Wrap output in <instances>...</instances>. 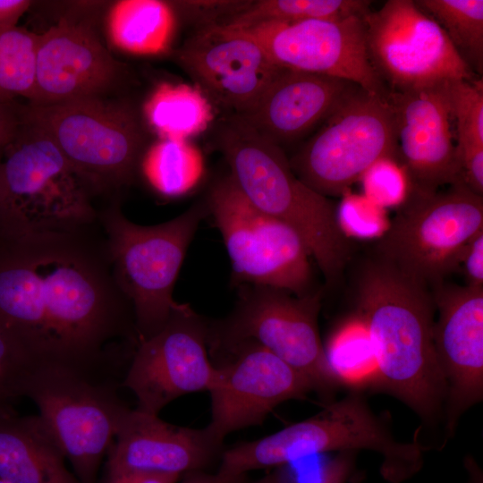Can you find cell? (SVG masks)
Instances as JSON below:
<instances>
[{
	"label": "cell",
	"instance_id": "obj_23",
	"mask_svg": "<svg viewBox=\"0 0 483 483\" xmlns=\"http://www.w3.org/2000/svg\"><path fill=\"white\" fill-rule=\"evenodd\" d=\"M38 415L0 416L1 483H80Z\"/></svg>",
	"mask_w": 483,
	"mask_h": 483
},
{
	"label": "cell",
	"instance_id": "obj_38",
	"mask_svg": "<svg viewBox=\"0 0 483 483\" xmlns=\"http://www.w3.org/2000/svg\"><path fill=\"white\" fill-rule=\"evenodd\" d=\"M30 4L27 0H0V28L16 26Z\"/></svg>",
	"mask_w": 483,
	"mask_h": 483
},
{
	"label": "cell",
	"instance_id": "obj_34",
	"mask_svg": "<svg viewBox=\"0 0 483 483\" xmlns=\"http://www.w3.org/2000/svg\"><path fill=\"white\" fill-rule=\"evenodd\" d=\"M251 1L242 0H190L170 2L174 12L197 30L222 24L231 16L246 8Z\"/></svg>",
	"mask_w": 483,
	"mask_h": 483
},
{
	"label": "cell",
	"instance_id": "obj_28",
	"mask_svg": "<svg viewBox=\"0 0 483 483\" xmlns=\"http://www.w3.org/2000/svg\"><path fill=\"white\" fill-rule=\"evenodd\" d=\"M324 351L335 383L356 388L377 385L378 363L368 327L360 317L335 330Z\"/></svg>",
	"mask_w": 483,
	"mask_h": 483
},
{
	"label": "cell",
	"instance_id": "obj_17",
	"mask_svg": "<svg viewBox=\"0 0 483 483\" xmlns=\"http://www.w3.org/2000/svg\"><path fill=\"white\" fill-rule=\"evenodd\" d=\"M175 59L212 106L229 114L246 111L282 69L246 31L223 24L197 30Z\"/></svg>",
	"mask_w": 483,
	"mask_h": 483
},
{
	"label": "cell",
	"instance_id": "obj_42",
	"mask_svg": "<svg viewBox=\"0 0 483 483\" xmlns=\"http://www.w3.org/2000/svg\"><path fill=\"white\" fill-rule=\"evenodd\" d=\"M471 467V470H470V483H481V479L479 480V473L477 472V470H474V467Z\"/></svg>",
	"mask_w": 483,
	"mask_h": 483
},
{
	"label": "cell",
	"instance_id": "obj_5",
	"mask_svg": "<svg viewBox=\"0 0 483 483\" xmlns=\"http://www.w3.org/2000/svg\"><path fill=\"white\" fill-rule=\"evenodd\" d=\"M428 449L416 440L397 441L365 401L352 394L307 419L226 450L218 473L239 481L247 471L282 466L313 454L369 450L382 456L384 479L401 483L422 468Z\"/></svg>",
	"mask_w": 483,
	"mask_h": 483
},
{
	"label": "cell",
	"instance_id": "obj_40",
	"mask_svg": "<svg viewBox=\"0 0 483 483\" xmlns=\"http://www.w3.org/2000/svg\"><path fill=\"white\" fill-rule=\"evenodd\" d=\"M182 483H237L233 479L220 473L214 475L193 471Z\"/></svg>",
	"mask_w": 483,
	"mask_h": 483
},
{
	"label": "cell",
	"instance_id": "obj_26",
	"mask_svg": "<svg viewBox=\"0 0 483 483\" xmlns=\"http://www.w3.org/2000/svg\"><path fill=\"white\" fill-rule=\"evenodd\" d=\"M370 4L368 0H257L222 24L246 30L268 22L343 21L364 17Z\"/></svg>",
	"mask_w": 483,
	"mask_h": 483
},
{
	"label": "cell",
	"instance_id": "obj_18",
	"mask_svg": "<svg viewBox=\"0 0 483 483\" xmlns=\"http://www.w3.org/2000/svg\"><path fill=\"white\" fill-rule=\"evenodd\" d=\"M438 312L433 343L446 385L448 428L483 394V287L440 282L430 287Z\"/></svg>",
	"mask_w": 483,
	"mask_h": 483
},
{
	"label": "cell",
	"instance_id": "obj_43",
	"mask_svg": "<svg viewBox=\"0 0 483 483\" xmlns=\"http://www.w3.org/2000/svg\"><path fill=\"white\" fill-rule=\"evenodd\" d=\"M3 148L4 147H0V157H1V152H2Z\"/></svg>",
	"mask_w": 483,
	"mask_h": 483
},
{
	"label": "cell",
	"instance_id": "obj_2",
	"mask_svg": "<svg viewBox=\"0 0 483 483\" xmlns=\"http://www.w3.org/2000/svg\"><path fill=\"white\" fill-rule=\"evenodd\" d=\"M354 296L377 360V385L421 417L433 418L446 385L434 349L429 286L374 256L356 275Z\"/></svg>",
	"mask_w": 483,
	"mask_h": 483
},
{
	"label": "cell",
	"instance_id": "obj_11",
	"mask_svg": "<svg viewBox=\"0 0 483 483\" xmlns=\"http://www.w3.org/2000/svg\"><path fill=\"white\" fill-rule=\"evenodd\" d=\"M384 157L399 161L392 107L358 86L289 162L302 182L328 198L349 191Z\"/></svg>",
	"mask_w": 483,
	"mask_h": 483
},
{
	"label": "cell",
	"instance_id": "obj_31",
	"mask_svg": "<svg viewBox=\"0 0 483 483\" xmlns=\"http://www.w3.org/2000/svg\"><path fill=\"white\" fill-rule=\"evenodd\" d=\"M37 364L18 336L0 323V416L15 412L13 403L25 396Z\"/></svg>",
	"mask_w": 483,
	"mask_h": 483
},
{
	"label": "cell",
	"instance_id": "obj_3",
	"mask_svg": "<svg viewBox=\"0 0 483 483\" xmlns=\"http://www.w3.org/2000/svg\"><path fill=\"white\" fill-rule=\"evenodd\" d=\"M215 140L243 195L256 208L292 227L303 240L326 284H337L351 246L334 202L302 182L282 148L238 116L224 117Z\"/></svg>",
	"mask_w": 483,
	"mask_h": 483
},
{
	"label": "cell",
	"instance_id": "obj_20",
	"mask_svg": "<svg viewBox=\"0 0 483 483\" xmlns=\"http://www.w3.org/2000/svg\"><path fill=\"white\" fill-rule=\"evenodd\" d=\"M123 71L93 29L62 18L38 35L32 104L97 97Z\"/></svg>",
	"mask_w": 483,
	"mask_h": 483
},
{
	"label": "cell",
	"instance_id": "obj_14",
	"mask_svg": "<svg viewBox=\"0 0 483 483\" xmlns=\"http://www.w3.org/2000/svg\"><path fill=\"white\" fill-rule=\"evenodd\" d=\"M208 321L180 303L163 328L138 343L122 385L140 411L158 415L174 400L209 390L216 368L208 355Z\"/></svg>",
	"mask_w": 483,
	"mask_h": 483
},
{
	"label": "cell",
	"instance_id": "obj_25",
	"mask_svg": "<svg viewBox=\"0 0 483 483\" xmlns=\"http://www.w3.org/2000/svg\"><path fill=\"white\" fill-rule=\"evenodd\" d=\"M144 116L161 140H188L215 119L214 106L195 85L162 82L143 106Z\"/></svg>",
	"mask_w": 483,
	"mask_h": 483
},
{
	"label": "cell",
	"instance_id": "obj_7",
	"mask_svg": "<svg viewBox=\"0 0 483 483\" xmlns=\"http://www.w3.org/2000/svg\"><path fill=\"white\" fill-rule=\"evenodd\" d=\"M113 369L37 364L25 396L56 440L80 483H96L101 462L131 408Z\"/></svg>",
	"mask_w": 483,
	"mask_h": 483
},
{
	"label": "cell",
	"instance_id": "obj_27",
	"mask_svg": "<svg viewBox=\"0 0 483 483\" xmlns=\"http://www.w3.org/2000/svg\"><path fill=\"white\" fill-rule=\"evenodd\" d=\"M140 165L149 184L167 197L187 193L204 173L202 153L188 140L157 141L143 154Z\"/></svg>",
	"mask_w": 483,
	"mask_h": 483
},
{
	"label": "cell",
	"instance_id": "obj_30",
	"mask_svg": "<svg viewBox=\"0 0 483 483\" xmlns=\"http://www.w3.org/2000/svg\"><path fill=\"white\" fill-rule=\"evenodd\" d=\"M38 35L19 26L0 28V100L33 98Z\"/></svg>",
	"mask_w": 483,
	"mask_h": 483
},
{
	"label": "cell",
	"instance_id": "obj_22",
	"mask_svg": "<svg viewBox=\"0 0 483 483\" xmlns=\"http://www.w3.org/2000/svg\"><path fill=\"white\" fill-rule=\"evenodd\" d=\"M357 87L336 77L281 69L246 111L233 115L281 147L322 123Z\"/></svg>",
	"mask_w": 483,
	"mask_h": 483
},
{
	"label": "cell",
	"instance_id": "obj_13",
	"mask_svg": "<svg viewBox=\"0 0 483 483\" xmlns=\"http://www.w3.org/2000/svg\"><path fill=\"white\" fill-rule=\"evenodd\" d=\"M363 21L370 64L388 92L479 79L443 29L412 0H388Z\"/></svg>",
	"mask_w": 483,
	"mask_h": 483
},
{
	"label": "cell",
	"instance_id": "obj_39",
	"mask_svg": "<svg viewBox=\"0 0 483 483\" xmlns=\"http://www.w3.org/2000/svg\"><path fill=\"white\" fill-rule=\"evenodd\" d=\"M176 474H130L107 479L106 483H176Z\"/></svg>",
	"mask_w": 483,
	"mask_h": 483
},
{
	"label": "cell",
	"instance_id": "obj_37",
	"mask_svg": "<svg viewBox=\"0 0 483 483\" xmlns=\"http://www.w3.org/2000/svg\"><path fill=\"white\" fill-rule=\"evenodd\" d=\"M21 122V107H17L13 102L0 100V147L11 140Z\"/></svg>",
	"mask_w": 483,
	"mask_h": 483
},
{
	"label": "cell",
	"instance_id": "obj_36",
	"mask_svg": "<svg viewBox=\"0 0 483 483\" xmlns=\"http://www.w3.org/2000/svg\"><path fill=\"white\" fill-rule=\"evenodd\" d=\"M353 452H341L326 463L316 483H346L353 468Z\"/></svg>",
	"mask_w": 483,
	"mask_h": 483
},
{
	"label": "cell",
	"instance_id": "obj_35",
	"mask_svg": "<svg viewBox=\"0 0 483 483\" xmlns=\"http://www.w3.org/2000/svg\"><path fill=\"white\" fill-rule=\"evenodd\" d=\"M466 285L483 287V229L465 246L459 263Z\"/></svg>",
	"mask_w": 483,
	"mask_h": 483
},
{
	"label": "cell",
	"instance_id": "obj_15",
	"mask_svg": "<svg viewBox=\"0 0 483 483\" xmlns=\"http://www.w3.org/2000/svg\"><path fill=\"white\" fill-rule=\"evenodd\" d=\"M217 361L211 388V421L219 437L261 424L280 403L303 398L311 382L253 341L211 352Z\"/></svg>",
	"mask_w": 483,
	"mask_h": 483
},
{
	"label": "cell",
	"instance_id": "obj_41",
	"mask_svg": "<svg viewBox=\"0 0 483 483\" xmlns=\"http://www.w3.org/2000/svg\"><path fill=\"white\" fill-rule=\"evenodd\" d=\"M255 483H287L284 476L279 472L269 474Z\"/></svg>",
	"mask_w": 483,
	"mask_h": 483
},
{
	"label": "cell",
	"instance_id": "obj_32",
	"mask_svg": "<svg viewBox=\"0 0 483 483\" xmlns=\"http://www.w3.org/2000/svg\"><path fill=\"white\" fill-rule=\"evenodd\" d=\"M452 119L455 121L456 147L483 145V83L459 80L446 84Z\"/></svg>",
	"mask_w": 483,
	"mask_h": 483
},
{
	"label": "cell",
	"instance_id": "obj_4",
	"mask_svg": "<svg viewBox=\"0 0 483 483\" xmlns=\"http://www.w3.org/2000/svg\"><path fill=\"white\" fill-rule=\"evenodd\" d=\"M94 196L54 141L21 120L0 157V239L95 225Z\"/></svg>",
	"mask_w": 483,
	"mask_h": 483
},
{
	"label": "cell",
	"instance_id": "obj_9",
	"mask_svg": "<svg viewBox=\"0 0 483 483\" xmlns=\"http://www.w3.org/2000/svg\"><path fill=\"white\" fill-rule=\"evenodd\" d=\"M483 229V196L463 183L410 188L376 245V257L428 286L458 270L462 251Z\"/></svg>",
	"mask_w": 483,
	"mask_h": 483
},
{
	"label": "cell",
	"instance_id": "obj_6",
	"mask_svg": "<svg viewBox=\"0 0 483 483\" xmlns=\"http://www.w3.org/2000/svg\"><path fill=\"white\" fill-rule=\"evenodd\" d=\"M206 205L198 203L155 225L129 220L118 201L98 211L114 279L130 301L139 343L165 325L180 303L173 292Z\"/></svg>",
	"mask_w": 483,
	"mask_h": 483
},
{
	"label": "cell",
	"instance_id": "obj_8",
	"mask_svg": "<svg viewBox=\"0 0 483 483\" xmlns=\"http://www.w3.org/2000/svg\"><path fill=\"white\" fill-rule=\"evenodd\" d=\"M21 120L47 135L95 194L130 183L145 133L135 111L101 97L21 107Z\"/></svg>",
	"mask_w": 483,
	"mask_h": 483
},
{
	"label": "cell",
	"instance_id": "obj_24",
	"mask_svg": "<svg viewBox=\"0 0 483 483\" xmlns=\"http://www.w3.org/2000/svg\"><path fill=\"white\" fill-rule=\"evenodd\" d=\"M176 24L170 3L160 0H122L108 15L114 45L134 55H158L168 50Z\"/></svg>",
	"mask_w": 483,
	"mask_h": 483
},
{
	"label": "cell",
	"instance_id": "obj_33",
	"mask_svg": "<svg viewBox=\"0 0 483 483\" xmlns=\"http://www.w3.org/2000/svg\"><path fill=\"white\" fill-rule=\"evenodd\" d=\"M360 181L365 197L381 208L400 206L411 188L404 168L398 160L391 157L377 160Z\"/></svg>",
	"mask_w": 483,
	"mask_h": 483
},
{
	"label": "cell",
	"instance_id": "obj_1",
	"mask_svg": "<svg viewBox=\"0 0 483 483\" xmlns=\"http://www.w3.org/2000/svg\"><path fill=\"white\" fill-rule=\"evenodd\" d=\"M98 225L0 239V323L38 364L111 369L139 343Z\"/></svg>",
	"mask_w": 483,
	"mask_h": 483
},
{
	"label": "cell",
	"instance_id": "obj_10",
	"mask_svg": "<svg viewBox=\"0 0 483 483\" xmlns=\"http://www.w3.org/2000/svg\"><path fill=\"white\" fill-rule=\"evenodd\" d=\"M231 260L232 281L296 296L313 292L310 254L289 225L256 208L230 175L216 181L206 200Z\"/></svg>",
	"mask_w": 483,
	"mask_h": 483
},
{
	"label": "cell",
	"instance_id": "obj_12",
	"mask_svg": "<svg viewBox=\"0 0 483 483\" xmlns=\"http://www.w3.org/2000/svg\"><path fill=\"white\" fill-rule=\"evenodd\" d=\"M239 288L233 310L221 320L208 322L210 352L253 341L304 376L314 389L331 388L335 381L318 326L320 292L296 296L263 285Z\"/></svg>",
	"mask_w": 483,
	"mask_h": 483
},
{
	"label": "cell",
	"instance_id": "obj_29",
	"mask_svg": "<svg viewBox=\"0 0 483 483\" xmlns=\"http://www.w3.org/2000/svg\"><path fill=\"white\" fill-rule=\"evenodd\" d=\"M415 4L443 29L452 45L477 75L483 73V1L418 0Z\"/></svg>",
	"mask_w": 483,
	"mask_h": 483
},
{
	"label": "cell",
	"instance_id": "obj_16",
	"mask_svg": "<svg viewBox=\"0 0 483 483\" xmlns=\"http://www.w3.org/2000/svg\"><path fill=\"white\" fill-rule=\"evenodd\" d=\"M242 30L279 68L340 78L384 97L389 93L370 64L361 17L268 22Z\"/></svg>",
	"mask_w": 483,
	"mask_h": 483
},
{
	"label": "cell",
	"instance_id": "obj_21",
	"mask_svg": "<svg viewBox=\"0 0 483 483\" xmlns=\"http://www.w3.org/2000/svg\"><path fill=\"white\" fill-rule=\"evenodd\" d=\"M223 440L208 426L191 428L131 409L106 454V480L130 474L193 472L210 463Z\"/></svg>",
	"mask_w": 483,
	"mask_h": 483
},
{
	"label": "cell",
	"instance_id": "obj_19",
	"mask_svg": "<svg viewBox=\"0 0 483 483\" xmlns=\"http://www.w3.org/2000/svg\"><path fill=\"white\" fill-rule=\"evenodd\" d=\"M447 83L419 90L389 91L386 97L394 114L399 162L411 185L423 190L462 183L451 131Z\"/></svg>",
	"mask_w": 483,
	"mask_h": 483
}]
</instances>
